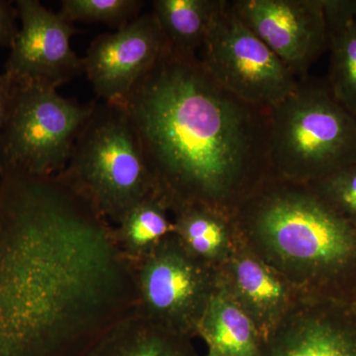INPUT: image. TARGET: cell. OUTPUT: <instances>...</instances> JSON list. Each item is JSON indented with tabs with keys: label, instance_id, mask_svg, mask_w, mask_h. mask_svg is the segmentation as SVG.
Returning <instances> with one entry per match:
<instances>
[{
	"label": "cell",
	"instance_id": "cb8c5ba5",
	"mask_svg": "<svg viewBox=\"0 0 356 356\" xmlns=\"http://www.w3.org/2000/svg\"><path fill=\"white\" fill-rule=\"evenodd\" d=\"M0 356H15L13 355V353H10V351H8L6 350L4 346H2L1 344H0Z\"/></svg>",
	"mask_w": 356,
	"mask_h": 356
},
{
	"label": "cell",
	"instance_id": "d6986e66",
	"mask_svg": "<svg viewBox=\"0 0 356 356\" xmlns=\"http://www.w3.org/2000/svg\"><path fill=\"white\" fill-rule=\"evenodd\" d=\"M175 213V235L193 259L207 266L228 254L226 214L205 206H188Z\"/></svg>",
	"mask_w": 356,
	"mask_h": 356
},
{
	"label": "cell",
	"instance_id": "7c38bea8",
	"mask_svg": "<svg viewBox=\"0 0 356 356\" xmlns=\"http://www.w3.org/2000/svg\"><path fill=\"white\" fill-rule=\"evenodd\" d=\"M262 356H356V321L339 312L304 318L266 337Z\"/></svg>",
	"mask_w": 356,
	"mask_h": 356
},
{
	"label": "cell",
	"instance_id": "9a60e30c",
	"mask_svg": "<svg viewBox=\"0 0 356 356\" xmlns=\"http://www.w3.org/2000/svg\"><path fill=\"white\" fill-rule=\"evenodd\" d=\"M331 51L329 89L356 118V0H322Z\"/></svg>",
	"mask_w": 356,
	"mask_h": 356
},
{
	"label": "cell",
	"instance_id": "ffe728a7",
	"mask_svg": "<svg viewBox=\"0 0 356 356\" xmlns=\"http://www.w3.org/2000/svg\"><path fill=\"white\" fill-rule=\"evenodd\" d=\"M144 6L140 0H63L58 13L72 23H104L119 30L139 17Z\"/></svg>",
	"mask_w": 356,
	"mask_h": 356
},
{
	"label": "cell",
	"instance_id": "5bb4252c",
	"mask_svg": "<svg viewBox=\"0 0 356 356\" xmlns=\"http://www.w3.org/2000/svg\"><path fill=\"white\" fill-rule=\"evenodd\" d=\"M197 334L220 356H262V339L254 323L221 288L211 293Z\"/></svg>",
	"mask_w": 356,
	"mask_h": 356
},
{
	"label": "cell",
	"instance_id": "9c48e42d",
	"mask_svg": "<svg viewBox=\"0 0 356 356\" xmlns=\"http://www.w3.org/2000/svg\"><path fill=\"white\" fill-rule=\"evenodd\" d=\"M21 26L4 72L13 81H32L58 89L84 72L83 58L70 46L74 23L38 0L15 2Z\"/></svg>",
	"mask_w": 356,
	"mask_h": 356
},
{
	"label": "cell",
	"instance_id": "3957f363",
	"mask_svg": "<svg viewBox=\"0 0 356 356\" xmlns=\"http://www.w3.org/2000/svg\"><path fill=\"white\" fill-rule=\"evenodd\" d=\"M269 179L243 204L257 238L281 261L312 273L332 277L355 268L356 229L308 185Z\"/></svg>",
	"mask_w": 356,
	"mask_h": 356
},
{
	"label": "cell",
	"instance_id": "4fadbf2b",
	"mask_svg": "<svg viewBox=\"0 0 356 356\" xmlns=\"http://www.w3.org/2000/svg\"><path fill=\"white\" fill-rule=\"evenodd\" d=\"M231 274L232 296L252 318L264 341L275 332V323L286 305V289L276 274L252 254L236 257Z\"/></svg>",
	"mask_w": 356,
	"mask_h": 356
},
{
	"label": "cell",
	"instance_id": "8fae6325",
	"mask_svg": "<svg viewBox=\"0 0 356 356\" xmlns=\"http://www.w3.org/2000/svg\"><path fill=\"white\" fill-rule=\"evenodd\" d=\"M166 49L153 13L93 40L83 58L84 72L102 102L122 103Z\"/></svg>",
	"mask_w": 356,
	"mask_h": 356
},
{
	"label": "cell",
	"instance_id": "ba28073f",
	"mask_svg": "<svg viewBox=\"0 0 356 356\" xmlns=\"http://www.w3.org/2000/svg\"><path fill=\"white\" fill-rule=\"evenodd\" d=\"M133 269L138 313L175 334H197L214 286L207 266L182 248L175 233Z\"/></svg>",
	"mask_w": 356,
	"mask_h": 356
},
{
	"label": "cell",
	"instance_id": "e0dca14e",
	"mask_svg": "<svg viewBox=\"0 0 356 356\" xmlns=\"http://www.w3.org/2000/svg\"><path fill=\"white\" fill-rule=\"evenodd\" d=\"M224 0H154L153 13L166 47L184 57H197Z\"/></svg>",
	"mask_w": 356,
	"mask_h": 356
},
{
	"label": "cell",
	"instance_id": "7402d4cb",
	"mask_svg": "<svg viewBox=\"0 0 356 356\" xmlns=\"http://www.w3.org/2000/svg\"><path fill=\"white\" fill-rule=\"evenodd\" d=\"M18 13L13 1L0 0V48H11L17 36Z\"/></svg>",
	"mask_w": 356,
	"mask_h": 356
},
{
	"label": "cell",
	"instance_id": "603a6c76",
	"mask_svg": "<svg viewBox=\"0 0 356 356\" xmlns=\"http://www.w3.org/2000/svg\"><path fill=\"white\" fill-rule=\"evenodd\" d=\"M13 86V81L8 74L6 72L0 74V137H1L4 124H6L7 109H8ZM1 175L2 166L1 163H0V175Z\"/></svg>",
	"mask_w": 356,
	"mask_h": 356
},
{
	"label": "cell",
	"instance_id": "5b68a950",
	"mask_svg": "<svg viewBox=\"0 0 356 356\" xmlns=\"http://www.w3.org/2000/svg\"><path fill=\"white\" fill-rule=\"evenodd\" d=\"M60 173L114 225L136 204L156 195L139 138L120 103L95 102Z\"/></svg>",
	"mask_w": 356,
	"mask_h": 356
},
{
	"label": "cell",
	"instance_id": "2e32d148",
	"mask_svg": "<svg viewBox=\"0 0 356 356\" xmlns=\"http://www.w3.org/2000/svg\"><path fill=\"white\" fill-rule=\"evenodd\" d=\"M90 356H198L191 337L154 324L139 313L115 325Z\"/></svg>",
	"mask_w": 356,
	"mask_h": 356
},
{
	"label": "cell",
	"instance_id": "ac0fdd59",
	"mask_svg": "<svg viewBox=\"0 0 356 356\" xmlns=\"http://www.w3.org/2000/svg\"><path fill=\"white\" fill-rule=\"evenodd\" d=\"M168 211L158 196L151 195L136 204L114 225L117 248L132 266L145 261L175 233V222L170 221Z\"/></svg>",
	"mask_w": 356,
	"mask_h": 356
},
{
	"label": "cell",
	"instance_id": "7a4b0ae2",
	"mask_svg": "<svg viewBox=\"0 0 356 356\" xmlns=\"http://www.w3.org/2000/svg\"><path fill=\"white\" fill-rule=\"evenodd\" d=\"M168 210L243 204L273 177L270 109L232 95L198 57L166 47L123 102Z\"/></svg>",
	"mask_w": 356,
	"mask_h": 356
},
{
	"label": "cell",
	"instance_id": "6da1fadb",
	"mask_svg": "<svg viewBox=\"0 0 356 356\" xmlns=\"http://www.w3.org/2000/svg\"><path fill=\"white\" fill-rule=\"evenodd\" d=\"M137 306L113 226L64 177L0 189V329L40 350L72 353Z\"/></svg>",
	"mask_w": 356,
	"mask_h": 356
},
{
	"label": "cell",
	"instance_id": "30bf717a",
	"mask_svg": "<svg viewBox=\"0 0 356 356\" xmlns=\"http://www.w3.org/2000/svg\"><path fill=\"white\" fill-rule=\"evenodd\" d=\"M232 8L298 79L327 48L322 0H235Z\"/></svg>",
	"mask_w": 356,
	"mask_h": 356
},
{
	"label": "cell",
	"instance_id": "44dd1931",
	"mask_svg": "<svg viewBox=\"0 0 356 356\" xmlns=\"http://www.w3.org/2000/svg\"><path fill=\"white\" fill-rule=\"evenodd\" d=\"M306 185L356 229V163Z\"/></svg>",
	"mask_w": 356,
	"mask_h": 356
},
{
	"label": "cell",
	"instance_id": "8992f818",
	"mask_svg": "<svg viewBox=\"0 0 356 356\" xmlns=\"http://www.w3.org/2000/svg\"><path fill=\"white\" fill-rule=\"evenodd\" d=\"M95 104L63 97L44 84L13 81L0 137L2 173L51 177L62 172Z\"/></svg>",
	"mask_w": 356,
	"mask_h": 356
},
{
	"label": "cell",
	"instance_id": "277c9868",
	"mask_svg": "<svg viewBox=\"0 0 356 356\" xmlns=\"http://www.w3.org/2000/svg\"><path fill=\"white\" fill-rule=\"evenodd\" d=\"M268 154L273 177L311 184L356 163V118L329 86L302 79L270 109Z\"/></svg>",
	"mask_w": 356,
	"mask_h": 356
},
{
	"label": "cell",
	"instance_id": "52a82bcc",
	"mask_svg": "<svg viewBox=\"0 0 356 356\" xmlns=\"http://www.w3.org/2000/svg\"><path fill=\"white\" fill-rule=\"evenodd\" d=\"M200 51L198 58L204 69L222 88L243 102L273 108L298 86L300 79L226 0Z\"/></svg>",
	"mask_w": 356,
	"mask_h": 356
},
{
	"label": "cell",
	"instance_id": "d4e9b609",
	"mask_svg": "<svg viewBox=\"0 0 356 356\" xmlns=\"http://www.w3.org/2000/svg\"><path fill=\"white\" fill-rule=\"evenodd\" d=\"M206 356H220V355H218L216 351H215L214 350H212V348H208V353H207V355H206Z\"/></svg>",
	"mask_w": 356,
	"mask_h": 356
}]
</instances>
